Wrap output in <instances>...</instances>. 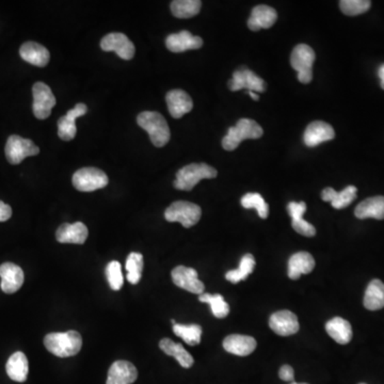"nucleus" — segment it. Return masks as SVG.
<instances>
[{"instance_id": "f257e3e1", "label": "nucleus", "mask_w": 384, "mask_h": 384, "mask_svg": "<svg viewBox=\"0 0 384 384\" xmlns=\"http://www.w3.org/2000/svg\"><path fill=\"white\" fill-rule=\"evenodd\" d=\"M44 345L49 353L59 358H68L77 355L82 347V337L78 332H56L44 338Z\"/></svg>"}, {"instance_id": "f03ea898", "label": "nucleus", "mask_w": 384, "mask_h": 384, "mask_svg": "<svg viewBox=\"0 0 384 384\" xmlns=\"http://www.w3.org/2000/svg\"><path fill=\"white\" fill-rule=\"evenodd\" d=\"M137 122L141 128L148 131L151 142L155 146L162 148L169 142L171 133L166 118L162 114L155 112H141L137 118Z\"/></svg>"}, {"instance_id": "7ed1b4c3", "label": "nucleus", "mask_w": 384, "mask_h": 384, "mask_svg": "<svg viewBox=\"0 0 384 384\" xmlns=\"http://www.w3.org/2000/svg\"><path fill=\"white\" fill-rule=\"evenodd\" d=\"M217 170L206 164H191L181 168L177 173L175 187L179 190L190 191L202 179H215Z\"/></svg>"}, {"instance_id": "20e7f679", "label": "nucleus", "mask_w": 384, "mask_h": 384, "mask_svg": "<svg viewBox=\"0 0 384 384\" xmlns=\"http://www.w3.org/2000/svg\"><path fill=\"white\" fill-rule=\"evenodd\" d=\"M263 128L250 118H240L234 127L229 128L222 139L225 151H234L246 139H259L263 136Z\"/></svg>"}, {"instance_id": "39448f33", "label": "nucleus", "mask_w": 384, "mask_h": 384, "mask_svg": "<svg viewBox=\"0 0 384 384\" xmlns=\"http://www.w3.org/2000/svg\"><path fill=\"white\" fill-rule=\"evenodd\" d=\"M202 210L196 204L187 201H177L164 212V218L169 222H179L189 229L200 221Z\"/></svg>"}, {"instance_id": "423d86ee", "label": "nucleus", "mask_w": 384, "mask_h": 384, "mask_svg": "<svg viewBox=\"0 0 384 384\" xmlns=\"http://www.w3.org/2000/svg\"><path fill=\"white\" fill-rule=\"evenodd\" d=\"M315 56L313 51L309 45L300 44L292 51L290 56V64L292 68L298 73V79L303 84H309L313 79V64H314Z\"/></svg>"}, {"instance_id": "0eeeda50", "label": "nucleus", "mask_w": 384, "mask_h": 384, "mask_svg": "<svg viewBox=\"0 0 384 384\" xmlns=\"http://www.w3.org/2000/svg\"><path fill=\"white\" fill-rule=\"evenodd\" d=\"M108 183L106 173L97 168H82L73 175V185L81 192H92L105 188Z\"/></svg>"}, {"instance_id": "6e6552de", "label": "nucleus", "mask_w": 384, "mask_h": 384, "mask_svg": "<svg viewBox=\"0 0 384 384\" xmlns=\"http://www.w3.org/2000/svg\"><path fill=\"white\" fill-rule=\"evenodd\" d=\"M5 153L11 164H20L25 158L39 154L40 149L29 139L12 135L8 139Z\"/></svg>"}, {"instance_id": "1a4fd4ad", "label": "nucleus", "mask_w": 384, "mask_h": 384, "mask_svg": "<svg viewBox=\"0 0 384 384\" xmlns=\"http://www.w3.org/2000/svg\"><path fill=\"white\" fill-rule=\"evenodd\" d=\"M34 94V114L39 120H45L51 116V110L56 105V97L51 88L44 82H36L32 87Z\"/></svg>"}, {"instance_id": "9d476101", "label": "nucleus", "mask_w": 384, "mask_h": 384, "mask_svg": "<svg viewBox=\"0 0 384 384\" xmlns=\"http://www.w3.org/2000/svg\"><path fill=\"white\" fill-rule=\"evenodd\" d=\"M101 47L104 51H114L123 60H131L135 56V45L121 32L107 34L101 41Z\"/></svg>"}, {"instance_id": "9b49d317", "label": "nucleus", "mask_w": 384, "mask_h": 384, "mask_svg": "<svg viewBox=\"0 0 384 384\" xmlns=\"http://www.w3.org/2000/svg\"><path fill=\"white\" fill-rule=\"evenodd\" d=\"M172 281L177 287L183 288L187 292L202 295L205 286L203 283L198 279V272L194 269L189 267L177 266L175 267L171 273Z\"/></svg>"}, {"instance_id": "f8f14e48", "label": "nucleus", "mask_w": 384, "mask_h": 384, "mask_svg": "<svg viewBox=\"0 0 384 384\" xmlns=\"http://www.w3.org/2000/svg\"><path fill=\"white\" fill-rule=\"evenodd\" d=\"M229 87L232 91H240L246 89L251 92H264L265 91V81L256 75L255 73L248 68L236 71L233 74V78L229 82Z\"/></svg>"}, {"instance_id": "ddd939ff", "label": "nucleus", "mask_w": 384, "mask_h": 384, "mask_svg": "<svg viewBox=\"0 0 384 384\" xmlns=\"http://www.w3.org/2000/svg\"><path fill=\"white\" fill-rule=\"evenodd\" d=\"M269 326L274 333L281 336H290L299 331L300 324L297 316L290 311H279L273 313L269 319Z\"/></svg>"}, {"instance_id": "4468645a", "label": "nucleus", "mask_w": 384, "mask_h": 384, "mask_svg": "<svg viewBox=\"0 0 384 384\" xmlns=\"http://www.w3.org/2000/svg\"><path fill=\"white\" fill-rule=\"evenodd\" d=\"M1 290L5 294H14L20 290L24 284V271L20 266L13 263H5L0 266Z\"/></svg>"}, {"instance_id": "2eb2a0df", "label": "nucleus", "mask_w": 384, "mask_h": 384, "mask_svg": "<svg viewBox=\"0 0 384 384\" xmlns=\"http://www.w3.org/2000/svg\"><path fill=\"white\" fill-rule=\"evenodd\" d=\"M88 108L85 104H77L72 110L68 112L66 116L59 118L58 121V136L59 138L63 141H71L75 138L77 133L76 127V118L85 116L87 114Z\"/></svg>"}, {"instance_id": "dca6fc26", "label": "nucleus", "mask_w": 384, "mask_h": 384, "mask_svg": "<svg viewBox=\"0 0 384 384\" xmlns=\"http://www.w3.org/2000/svg\"><path fill=\"white\" fill-rule=\"evenodd\" d=\"M335 137V131L330 124L322 121H315L307 126L303 136L305 145L315 148L320 143L332 140Z\"/></svg>"}, {"instance_id": "f3484780", "label": "nucleus", "mask_w": 384, "mask_h": 384, "mask_svg": "<svg viewBox=\"0 0 384 384\" xmlns=\"http://www.w3.org/2000/svg\"><path fill=\"white\" fill-rule=\"evenodd\" d=\"M203 45V40L200 36H192L184 30L179 34H170L166 40V47L172 53H184L191 49H199Z\"/></svg>"}, {"instance_id": "a211bd4d", "label": "nucleus", "mask_w": 384, "mask_h": 384, "mask_svg": "<svg viewBox=\"0 0 384 384\" xmlns=\"http://www.w3.org/2000/svg\"><path fill=\"white\" fill-rule=\"evenodd\" d=\"M138 378V370L127 361H116L108 370L106 384H131Z\"/></svg>"}, {"instance_id": "6ab92c4d", "label": "nucleus", "mask_w": 384, "mask_h": 384, "mask_svg": "<svg viewBox=\"0 0 384 384\" xmlns=\"http://www.w3.org/2000/svg\"><path fill=\"white\" fill-rule=\"evenodd\" d=\"M170 114L175 118H181L194 108L190 95L183 90H171L166 97Z\"/></svg>"}, {"instance_id": "aec40b11", "label": "nucleus", "mask_w": 384, "mask_h": 384, "mask_svg": "<svg viewBox=\"0 0 384 384\" xmlns=\"http://www.w3.org/2000/svg\"><path fill=\"white\" fill-rule=\"evenodd\" d=\"M89 231L82 222L63 223L58 227L56 238L60 244H85Z\"/></svg>"}, {"instance_id": "412c9836", "label": "nucleus", "mask_w": 384, "mask_h": 384, "mask_svg": "<svg viewBox=\"0 0 384 384\" xmlns=\"http://www.w3.org/2000/svg\"><path fill=\"white\" fill-rule=\"evenodd\" d=\"M277 18H278V13L273 8L265 5H256L248 21V27L252 31L268 29L277 22Z\"/></svg>"}, {"instance_id": "4be33fe9", "label": "nucleus", "mask_w": 384, "mask_h": 384, "mask_svg": "<svg viewBox=\"0 0 384 384\" xmlns=\"http://www.w3.org/2000/svg\"><path fill=\"white\" fill-rule=\"evenodd\" d=\"M288 214L292 218V225L294 230L303 236L313 237L316 234L314 225L303 219V215L307 212V204L305 202H290L287 205Z\"/></svg>"}, {"instance_id": "5701e85b", "label": "nucleus", "mask_w": 384, "mask_h": 384, "mask_svg": "<svg viewBox=\"0 0 384 384\" xmlns=\"http://www.w3.org/2000/svg\"><path fill=\"white\" fill-rule=\"evenodd\" d=\"M256 341L252 336L232 334L225 337L223 348L232 355L246 357L251 355L256 349Z\"/></svg>"}, {"instance_id": "b1692460", "label": "nucleus", "mask_w": 384, "mask_h": 384, "mask_svg": "<svg viewBox=\"0 0 384 384\" xmlns=\"http://www.w3.org/2000/svg\"><path fill=\"white\" fill-rule=\"evenodd\" d=\"M20 55L23 60L39 68L47 66L51 59L49 51L43 45L36 42H26L23 44L20 49Z\"/></svg>"}, {"instance_id": "393cba45", "label": "nucleus", "mask_w": 384, "mask_h": 384, "mask_svg": "<svg viewBox=\"0 0 384 384\" xmlns=\"http://www.w3.org/2000/svg\"><path fill=\"white\" fill-rule=\"evenodd\" d=\"M315 267V259L307 252H298L288 261V277L292 280H298L303 274L311 273Z\"/></svg>"}, {"instance_id": "a878e982", "label": "nucleus", "mask_w": 384, "mask_h": 384, "mask_svg": "<svg viewBox=\"0 0 384 384\" xmlns=\"http://www.w3.org/2000/svg\"><path fill=\"white\" fill-rule=\"evenodd\" d=\"M357 192L358 189L355 186L346 187L341 192L329 187L322 190V199L324 202H330L335 209H343L353 203L357 198Z\"/></svg>"}, {"instance_id": "bb28decb", "label": "nucleus", "mask_w": 384, "mask_h": 384, "mask_svg": "<svg viewBox=\"0 0 384 384\" xmlns=\"http://www.w3.org/2000/svg\"><path fill=\"white\" fill-rule=\"evenodd\" d=\"M355 215L359 219L374 218L377 220H383L384 196H372V198L362 201L355 208Z\"/></svg>"}, {"instance_id": "cd10ccee", "label": "nucleus", "mask_w": 384, "mask_h": 384, "mask_svg": "<svg viewBox=\"0 0 384 384\" xmlns=\"http://www.w3.org/2000/svg\"><path fill=\"white\" fill-rule=\"evenodd\" d=\"M7 374L10 379L16 382H25L28 377L29 364L25 353L17 351L11 355L5 365Z\"/></svg>"}, {"instance_id": "c85d7f7f", "label": "nucleus", "mask_w": 384, "mask_h": 384, "mask_svg": "<svg viewBox=\"0 0 384 384\" xmlns=\"http://www.w3.org/2000/svg\"><path fill=\"white\" fill-rule=\"evenodd\" d=\"M327 333L333 338L336 343L341 345L350 343L353 338V328L345 319L341 317H335V318L329 320L326 324Z\"/></svg>"}, {"instance_id": "c756f323", "label": "nucleus", "mask_w": 384, "mask_h": 384, "mask_svg": "<svg viewBox=\"0 0 384 384\" xmlns=\"http://www.w3.org/2000/svg\"><path fill=\"white\" fill-rule=\"evenodd\" d=\"M159 348L166 355L177 359L181 368H190L194 365V360L192 355L181 344L175 343L170 338H162V341L159 342Z\"/></svg>"}, {"instance_id": "7c9ffc66", "label": "nucleus", "mask_w": 384, "mask_h": 384, "mask_svg": "<svg viewBox=\"0 0 384 384\" xmlns=\"http://www.w3.org/2000/svg\"><path fill=\"white\" fill-rule=\"evenodd\" d=\"M364 307L370 311L384 307V284L380 280H372L365 292Z\"/></svg>"}, {"instance_id": "2f4dec72", "label": "nucleus", "mask_w": 384, "mask_h": 384, "mask_svg": "<svg viewBox=\"0 0 384 384\" xmlns=\"http://www.w3.org/2000/svg\"><path fill=\"white\" fill-rule=\"evenodd\" d=\"M200 0H175L171 3L172 14L177 18H190L200 12Z\"/></svg>"}, {"instance_id": "473e14b6", "label": "nucleus", "mask_w": 384, "mask_h": 384, "mask_svg": "<svg viewBox=\"0 0 384 384\" xmlns=\"http://www.w3.org/2000/svg\"><path fill=\"white\" fill-rule=\"evenodd\" d=\"M254 267H255L254 256L252 254H246V255L242 256L240 267L235 270H230L227 272L225 279L230 281L233 284L240 283V281L246 280L253 272Z\"/></svg>"}, {"instance_id": "72a5a7b5", "label": "nucleus", "mask_w": 384, "mask_h": 384, "mask_svg": "<svg viewBox=\"0 0 384 384\" xmlns=\"http://www.w3.org/2000/svg\"><path fill=\"white\" fill-rule=\"evenodd\" d=\"M175 335L183 338L185 343L190 346H196L201 343L202 336V327L199 324H181L173 326Z\"/></svg>"}, {"instance_id": "f704fd0d", "label": "nucleus", "mask_w": 384, "mask_h": 384, "mask_svg": "<svg viewBox=\"0 0 384 384\" xmlns=\"http://www.w3.org/2000/svg\"><path fill=\"white\" fill-rule=\"evenodd\" d=\"M199 301L208 303L212 309L213 315L217 318H225L230 313V307L225 301V298L219 295H210V294H202L199 296Z\"/></svg>"}, {"instance_id": "c9c22d12", "label": "nucleus", "mask_w": 384, "mask_h": 384, "mask_svg": "<svg viewBox=\"0 0 384 384\" xmlns=\"http://www.w3.org/2000/svg\"><path fill=\"white\" fill-rule=\"evenodd\" d=\"M126 270H127L128 282L131 284H138L142 277L143 256L137 252H131L126 259Z\"/></svg>"}, {"instance_id": "e433bc0d", "label": "nucleus", "mask_w": 384, "mask_h": 384, "mask_svg": "<svg viewBox=\"0 0 384 384\" xmlns=\"http://www.w3.org/2000/svg\"><path fill=\"white\" fill-rule=\"evenodd\" d=\"M242 207L250 209L254 208L261 219H266L269 215V206L259 194H246L242 198Z\"/></svg>"}, {"instance_id": "4c0bfd02", "label": "nucleus", "mask_w": 384, "mask_h": 384, "mask_svg": "<svg viewBox=\"0 0 384 384\" xmlns=\"http://www.w3.org/2000/svg\"><path fill=\"white\" fill-rule=\"evenodd\" d=\"M372 3L368 0H342L340 3L342 12L349 16H357L370 10Z\"/></svg>"}, {"instance_id": "58836bf2", "label": "nucleus", "mask_w": 384, "mask_h": 384, "mask_svg": "<svg viewBox=\"0 0 384 384\" xmlns=\"http://www.w3.org/2000/svg\"><path fill=\"white\" fill-rule=\"evenodd\" d=\"M106 277L112 290H120L123 286L124 278L122 274L121 264L116 261H110L106 267Z\"/></svg>"}, {"instance_id": "ea45409f", "label": "nucleus", "mask_w": 384, "mask_h": 384, "mask_svg": "<svg viewBox=\"0 0 384 384\" xmlns=\"http://www.w3.org/2000/svg\"><path fill=\"white\" fill-rule=\"evenodd\" d=\"M294 370H292V366L290 365H283L282 368H280V372H279V376H280L281 379L283 381L294 382Z\"/></svg>"}, {"instance_id": "a19ab883", "label": "nucleus", "mask_w": 384, "mask_h": 384, "mask_svg": "<svg viewBox=\"0 0 384 384\" xmlns=\"http://www.w3.org/2000/svg\"><path fill=\"white\" fill-rule=\"evenodd\" d=\"M12 216V208L10 205L3 203V201H0V222H5L9 220Z\"/></svg>"}, {"instance_id": "79ce46f5", "label": "nucleus", "mask_w": 384, "mask_h": 384, "mask_svg": "<svg viewBox=\"0 0 384 384\" xmlns=\"http://www.w3.org/2000/svg\"><path fill=\"white\" fill-rule=\"evenodd\" d=\"M378 76H379L380 80H381L380 85H381L382 89L384 90V64H382L379 70H378Z\"/></svg>"}, {"instance_id": "37998d69", "label": "nucleus", "mask_w": 384, "mask_h": 384, "mask_svg": "<svg viewBox=\"0 0 384 384\" xmlns=\"http://www.w3.org/2000/svg\"><path fill=\"white\" fill-rule=\"evenodd\" d=\"M249 95H250V97H251L252 99H254V101H259V95H257V93L251 92V91H250Z\"/></svg>"}, {"instance_id": "c03bdc74", "label": "nucleus", "mask_w": 384, "mask_h": 384, "mask_svg": "<svg viewBox=\"0 0 384 384\" xmlns=\"http://www.w3.org/2000/svg\"><path fill=\"white\" fill-rule=\"evenodd\" d=\"M290 384H307V383H296V382H292V383Z\"/></svg>"}, {"instance_id": "a18cd8bd", "label": "nucleus", "mask_w": 384, "mask_h": 384, "mask_svg": "<svg viewBox=\"0 0 384 384\" xmlns=\"http://www.w3.org/2000/svg\"><path fill=\"white\" fill-rule=\"evenodd\" d=\"M360 384H365V383H360Z\"/></svg>"}]
</instances>
